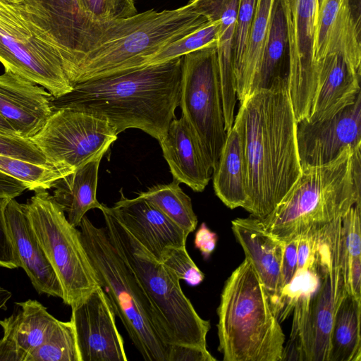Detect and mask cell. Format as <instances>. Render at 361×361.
Segmentation results:
<instances>
[{
    "label": "cell",
    "instance_id": "31",
    "mask_svg": "<svg viewBox=\"0 0 361 361\" xmlns=\"http://www.w3.org/2000/svg\"><path fill=\"white\" fill-rule=\"evenodd\" d=\"M74 170L64 164H36L0 154V171L21 181L27 190L34 192L53 188L59 179Z\"/></svg>",
    "mask_w": 361,
    "mask_h": 361
},
{
    "label": "cell",
    "instance_id": "43",
    "mask_svg": "<svg viewBox=\"0 0 361 361\" xmlns=\"http://www.w3.org/2000/svg\"><path fill=\"white\" fill-rule=\"evenodd\" d=\"M217 240V234L212 231L203 222L195 232L194 245L204 259H207L215 250Z\"/></svg>",
    "mask_w": 361,
    "mask_h": 361
},
{
    "label": "cell",
    "instance_id": "37",
    "mask_svg": "<svg viewBox=\"0 0 361 361\" xmlns=\"http://www.w3.org/2000/svg\"><path fill=\"white\" fill-rule=\"evenodd\" d=\"M256 0H239L233 46L234 73L242 61L252 28Z\"/></svg>",
    "mask_w": 361,
    "mask_h": 361
},
{
    "label": "cell",
    "instance_id": "27",
    "mask_svg": "<svg viewBox=\"0 0 361 361\" xmlns=\"http://www.w3.org/2000/svg\"><path fill=\"white\" fill-rule=\"evenodd\" d=\"M275 0H256L254 20L247 44L234 73L237 99L241 103L257 91L258 80Z\"/></svg>",
    "mask_w": 361,
    "mask_h": 361
},
{
    "label": "cell",
    "instance_id": "39",
    "mask_svg": "<svg viewBox=\"0 0 361 361\" xmlns=\"http://www.w3.org/2000/svg\"><path fill=\"white\" fill-rule=\"evenodd\" d=\"M10 198H0V267L13 269L20 263L8 233L5 211Z\"/></svg>",
    "mask_w": 361,
    "mask_h": 361
},
{
    "label": "cell",
    "instance_id": "6",
    "mask_svg": "<svg viewBox=\"0 0 361 361\" xmlns=\"http://www.w3.org/2000/svg\"><path fill=\"white\" fill-rule=\"evenodd\" d=\"M80 236L99 285L142 358L169 361L171 345L154 307L133 272L109 238L105 227L96 226L85 215Z\"/></svg>",
    "mask_w": 361,
    "mask_h": 361
},
{
    "label": "cell",
    "instance_id": "25",
    "mask_svg": "<svg viewBox=\"0 0 361 361\" xmlns=\"http://www.w3.org/2000/svg\"><path fill=\"white\" fill-rule=\"evenodd\" d=\"M216 195L228 208L242 207L247 211L246 169L243 141L239 126L235 121L227 132L217 166L213 172Z\"/></svg>",
    "mask_w": 361,
    "mask_h": 361
},
{
    "label": "cell",
    "instance_id": "19",
    "mask_svg": "<svg viewBox=\"0 0 361 361\" xmlns=\"http://www.w3.org/2000/svg\"><path fill=\"white\" fill-rule=\"evenodd\" d=\"M53 95L43 87L5 69L0 75V114L18 134L30 139L53 112Z\"/></svg>",
    "mask_w": 361,
    "mask_h": 361
},
{
    "label": "cell",
    "instance_id": "17",
    "mask_svg": "<svg viewBox=\"0 0 361 361\" xmlns=\"http://www.w3.org/2000/svg\"><path fill=\"white\" fill-rule=\"evenodd\" d=\"M336 54L361 70L360 14L356 15L352 0L322 1L313 54L318 78L321 61Z\"/></svg>",
    "mask_w": 361,
    "mask_h": 361
},
{
    "label": "cell",
    "instance_id": "26",
    "mask_svg": "<svg viewBox=\"0 0 361 361\" xmlns=\"http://www.w3.org/2000/svg\"><path fill=\"white\" fill-rule=\"evenodd\" d=\"M102 156L59 179L53 186V198L67 214L69 223L78 227L85 214L102 208L97 199L98 170Z\"/></svg>",
    "mask_w": 361,
    "mask_h": 361
},
{
    "label": "cell",
    "instance_id": "46",
    "mask_svg": "<svg viewBox=\"0 0 361 361\" xmlns=\"http://www.w3.org/2000/svg\"><path fill=\"white\" fill-rule=\"evenodd\" d=\"M0 134L20 136L9 122L0 114Z\"/></svg>",
    "mask_w": 361,
    "mask_h": 361
},
{
    "label": "cell",
    "instance_id": "5",
    "mask_svg": "<svg viewBox=\"0 0 361 361\" xmlns=\"http://www.w3.org/2000/svg\"><path fill=\"white\" fill-rule=\"evenodd\" d=\"M216 312L224 361L283 360L285 335L248 258L225 281Z\"/></svg>",
    "mask_w": 361,
    "mask_h": 361
},
{
    "label": "cell",
    "instance_id": "20",
    "mask_svg": "<svg viewBox=\"0 0 361 361\" xmlns=\"http://www.w3.org/2000/svg\"><path fill=\"white\" fill-rule=\"evenodd\" d=\"M173 179L202 192L213 174L212 164L195 132L182 115L170 123L159 141Z\"/></svg>",
    "mask_w": 361,
    "mask_h": 361
},
{
    "label": "cell",
    "instance_id": "32",
    "mask_svg": "<svg viewBox=\"0 0 361 361\" xmlns=\"http://www.w3.org/2000/svg\"><path fill=\"white\" fill-rule=\"evenodd\" d=\"M27 361H79L71 322L61 321L51 337L32 351Z\"/></svg>",
    "mask_w": 361,
    "mask_h": 361
},
{
    "label": "cell",
    "instance_id": "16",
    "mask_svg": "<svg viewBox=\"0 0 361 361\" xmlns=\"http://www.w3.org/2000/svg\"><path fill=\"white\" fill-rule=\"evenodd\" d=\"M231 229L258 274L278 317L284 288L281 268L286 243L267 231L261 219L252 216L233 219Z\"/></svg>",
    "mask_w": 361,
    "mask_h": 361
},
{
    "label": "cell",
    "instance_id": "40",
    "mask_svg": "<svg viewBox=\"0 0 361 361\" xmlns=\"http://www.w3.org/2000/svg\"><path fill=\"white\" fill-rule=\"evenodd\" d=\"M207 348L188 345H171L169 361H214Z\"/></svg>",
    "mask_w": 361,
    "mask_h": 361
},
{
    "label": "cell",
    "instance_id": "38",
    "mask_svg": "<svg viewBox=\"0 0 361 361\" xmlns=\"http://www.w3.org/2000/svg\"><path fill=\"white\" fill-rule=\"evenodd\" d=\"M0 154L36 164H47L46 157L30 140L20 136L0 134Z\"/></svg>",
    "mask_w": 361,
    "mask_h": 361
},
{
    "label": "cell",
    "instance_id": "9",
    "mask_svg": "<svg viewBox=\"0 0 361 361\" xmlns=\"http://www.w3.org/2000/svg\"><path fill=\"white\" fill-rule=\"evenodd\" d=\"M37 238L71 307L100 286L83 247L80 231L68 221L61 207L46 190L35 191L25 203Z\"/></svg>",
    "mask_w": 361,
    "mask_h": 361
},
{
    "label": "cell",
    "instance_id": "13",
    "mask_svg": "<svg viewBox=\"0 0 361 361\" xmlns=\"http://www.w3.org/2000/svg\"><path fill=\"white\" fill-rule=\"evenodd\" d=\"M322 0H280L287 28L288 85L297 122L307 119L316 95L318 73L314 45Z\"/></svg>",
    "mask_w": 361,
    "mask_h": 361
},
{
    "label": "cell",
    "instance_id": "2",
    "mask_svg": "<svg viewBox=\"0 0 361 361\" xmlns=\"http://www.w3.org/2000/svg\"><path fill=\"white\" fill-rule=\"evenodd\" d=\"M234 121L244 146L247 212L263 219L301 173L297 121L286 79L258 90L241 103Z\"/></svg>",
    "mask_w": 361,
    "mask_h": 361
},
{
    "label": "cell",
    "instance_id": "15",
    "mask_svg": "<svg viewBox=\"0 0 361 361\" xmlns=\"http://www.w3.org/2000/svg\"><path fill=\"white\" fill-rule=\"evenodd\" d=\"M296 139L302 167L328 164L348 147H361V93L330 117L297 123Z\"/></svg>",
    "mask_w": 361,
    "mask_h": 361
},
{
    "label": "cell",
    "instance_id": "7",
    "mask_svg": "<svg viewBox=\"0 0 361 361\" xmlns=\"http://www.w3.org/2000/svg\"><path fill=\"white\" fill-rule=\"evenodd\" d=\"M100 210L109 238L154 307L167 343L207 348L210 323L197 314L180 279L140 243L109 207L102 204Z\"/></svg>",
    "mask_w": 361,
    "mask_h": 361
},
{
    "label": "cell",
    "instance_id": "24",
    "mask_svg": "<svg viewBox=\"0 0 361 361\" xmlns=\"http://www.w3.org/2000/svg\"><path fill=\"white\" fill-rule=\"evenodd\" d=\"M361 70L341 54L325 57L319 64L318 85L309 116L314 122L331 116L352 103L360 92Z\"/></svg>",
    "mask_w": 361,
    "mask_h": 361
},
{
    "label": "cell",
    "instance_id": "48",
    "mask_svg": "<svg viewBox=\"0 0 361 361\" xmlns=\"http://www.w3.org/2000/svg\"><path fill=\"white\" fill-rule=\"evenodd\" d=\"M6 1L13 2V3H20V2L23 1V0H6Z\"/></svg>",
    "mask_w": 361,
    "mask_h": 361
},
{
    "label": "cell",
    "instance_id": "8",
    "mask_svg": "<svg viewBox=\"0 0 361 361\" xmlns=\"http://www.w3.org/2000/svg\"><path fill=\"white\" fill-rule=\"evenodd\" d=\"M341 219L317 232L319 284L303 310L293 314L283 360L329 361L335 314L346 293L341 267Z\"/></svg>",
    "mask_w": 361,
    "mask_h": 361
},
{
    "label": "cell",
    "instance_id": "36",
    "mask_svg": "<svg viewBox=\"0 0 361 361\" xmlns=\"http://www.w3.org/2000/svg\"><path fill=\"white\" fill-rule=\"evenodd\" d=\"M79 7L89 15L102 19H121L135 16L134 0H76Z\"/></svg>",
    "mask_w": 361,
    "mask_h": 361
},
{
    "label": "cell",
    "instance_id": "28",
    "mask_svg": "<svg viewBox=\"0 0 361 361\" xmlns=\"http://www.w3.org/2000/svg\"><path fill=\"white\" fill-rule=\"evenodd\" d=\"M361 301L345 293L336 310L329 361H361Z\"/></svg>",
    "mask_w": 361,
    "mask_h": 361
},
{
    "label": "cell",
    "instance_id": "47",
    "mask_svg": "<svg viewBox=\"0 0 361 361\" xmlns=\"http://www.w3.org/2000/svg\"><path fill=\"white\" fill-rule=\"evenodd\" d=\"M11 296L12 293L11 291L0 287V310H6V303Z\"/></svg>",
    "mask_w": 361,
    "mask_h": 361
},
{
    "label": "cell",
    "instance_id": "23",
    "mask_svg": "<svg viewBox=\"0 0 361 361\" xmlns=\"http://www.w3.org/2000/svg\"><path fill=\"white\" fill-rule=\"evenodd\" d=\"M239 0H190L194 11L208 20H218L217 57L226 132L233 126L237 102L233 67L235 26Z\"/></svg>",
    "mask_w": 361,
    "mask_h": 361
},
{
    "label": "cell",
    "instance_id": "44",
    "mask_svg": "<svg viewBox=\"0 0 361 361\" xmlns=\"http://www.w3.org/2000/svg\"><path fill=\"white\" fill-rule=\"evenodd\" d=\"M344 286L347 293L361 301V257L352 259Z\"/></svg>",
    "mask_w": 361,
    "mask_h": 361
},
{
    "label": "cell",
    "instance_id": "30",
    "mask_svg": "<svg viewBox=\"0 0 361 361\" xmlns=\"http://www.w3.org/2000/svg\"><path fill=\"white\" fill-rule=\"evenodd\" d=\"M179 183L173 179L168 184L154 185L138 196L152 202L188 235L195 230L197 218L190 197Z\"/></svg>",
    "mask_w": 361,
    "mask_h": 361
},
{
    "label": "cell",
    "instance_id": "42",
    "mask_svg": "<svg viewBox=\"0 0 361 361\" xmlns=\"http://www.w3.org/2000/svg\"><path fill=\"white\" fill-rule=\"evenodd\" d=\"M298 238L285 244L282 260V276L284 287L290 283L298 269Z\"/></svg>",
    "mask_w": 361,
    "mask_h": 361
},
{
    "label": "cell",
    "instance_id": "4",
    "mask_svg": "<svg viewBox=\"0 0 361 361\" xmlns=\"http://www.w3.org/2000/svg\"><path fill=\"white\" fill-rule=\"evenodd\" d=\"M361 147H346L332 161L302 167L296 181L262 221L285 243L316 232L361 204Z\"/></svg>",
    "mask_w": 361,
    "mask_h": 361
},
{
    "label": "cell",
    "instance_id": "10",
    "mask_svg": "<svg viewBox=\"0 0 361 361\" xmlns=\"http://www.w3.org/2000/svg\"><path fill=\"white\" fill-rule=\"evenodd\" d=\"M0 62L59 97L73 86L59 52L29 16L23 2L0 0Z\"/></svg>",
    "mask_w": 361,
    "mask_h": 361
},
{
    "label": "cell",
    "instance_id": "18",
    "mask_svg": "<svg viewBox=\"0 0 361 361\" xmlns=\"http://www.w3.org/2000/svg\"><path fill=\"white\" fill-rule=\"evenodd\" d=\"M121 197L109 210L157 259L169 247L185 246L188 235L150 201Z\"/></svg>",
    "mask_w": 361,
    "mask_h": 361
},
{
    "label": "cell",
    "instance_id": "11",
    "mask_svg": "<svg viewBox=\"0 0 361 361\" xmlns=\"http://www.w3.org/2000/svg\"><path fill=\"white\" fill-rule=\"evenodd\" d=\"M217 42L183 56L179 106L215 171L226 138Z\"/></svg>",
    "mask_w": 361,
    "mask_h": 361
},
{
    "label": "cell",
    "instance_id": "3",
    "mask_svg": "<svg viewBox=\"0 0 361 361\" xmlns=\"http://www.w3.org/2000/svg\"><path fill=\"white\" fill-rule=\"evenodd\" d=\"M183 56L85 81L53 97V111H83L106 120L118 135L138 128L159 141L180 100Z\"/></svg>",
    "mask_w": 361,
    "mask_h": 361
},
{
    "label": "cell",
    "instance_id": "21",
    "mask_svg": "<svg viewBox=\"0 0 361 361\" xmlns=\"http://www.w3.org/2000/svg\"><path fill=\"white\" fill-rule=\"evenodd\" d=\"M5 215L20 267L25 271L35 289L39 294L62 298L61 284L32 228L25 204L10 198Z\"/></svg>",
    "mask_w": 361,
    "mask_h": 361
},
{
    "label": "cell",
    "instance_id": "35",
    "mask_svg": "<svg viewBox=\"0 0 361 361\" xmlns=\"http://www.w3.org/2000/svg\"><path fill=\"white\" fill-rule=\"evenodd\" d=\"M159 260L189 286H198L204 279V274L193 262L185 246L165 248Z\"/></svg>",
    "mask_w": 361,
    "mask_h": 361
},
{
    "label": "cell",
    "instance_id": "41",
    "mask_svg": "<svg viewBox=\"0 0 361 361\" xmlns=\"http://www.w3.org/2000/svg\"><path fill=\"white\" fill-rule=\"evenodd\" d=\"M317 246V231L298 237V269L308 267L314 263Z\"/></svg>",
    "mask_w": 361,
    "mask_h": 361
},
{
    "label": "cell",
    "instance_id": "22",
    "mask_svg": "<svg viewBox=\"0 0 361 361\" xmlns=\"http://www.w3.org/2000/svg\"><path fill=\"white\" fill-rule=\"evenodd\" d=\"M18 307L0 320V361H27L30 354L43 344L57 329L59 320L36 300L16 303Z\"/></svg>",
    "mask_w": 361,
    "mask_h": 361
},
{
    "label": "cell",
    "instance_id": "33",
    "mask_svg": "<svg viewBox=\"0 0 361 361\" xmlns=\"http://www.w3.org/2000/svg\"><path fill=\"white\" fill-rule=\"evenodd\" d=\"M219 32V21L209 20L207 24L190 35L161 48L148 59L145 66L159 63L180 57L212 43L218 42Z\"/></svg>",
    "mask_w": 361,
    "mask_h": 361
},
{
    "label": "cell",
    "instance_id": "45",
    "mask_svg": "<svg viewBox=\"0 0 361 361\" xmlns=\"http://www.w3.org/2000/svg\"><path fill=\"white\" fill-rule=\"evenodd\" d=\"M25 190L27 186L21 181L0 171V198H16Z\"/></svg>",
    "mask_w": 361,
    "mask_h": 361
},
{
    "label": "cell",
    "instance_id": "14",
    "mask_svg": "<svg viewBox=\"0 0 361 361\" xmlns=\"http://www.w3.org/2000/svg\"><path fill=\"white\" fill-rule=\"evenodd\" d=\"M79 361H126L114 308L101 286L71 307Z\"/></svg>",
    "mask_w": 361,
    "mask_h": 361
},
{
    "label": "cell",
    "instance_id": "12",
    "mask_svg": "<svg viewBox=\"0 0 361 361\" xmlns=\"http://www.w3.org/2000/svg\"><path fill=\"white\" fill-rule=\"evenodd\" d=\"M117 135L109 123L101 117L83 111L59 109L52 112L30 140L47 161L76 169L104 156Z\"/></svg>",
    "mask_w": 361,
    "mask_h": 361
},
{
    "label": "cell",
    "instance_id": "1",
    "mask_svg": "<svg viewBox=\"0 0 361 361\" xmlns=\"http://www.w3.org/2000/svg\"><path fill=\"white\" fill-rule=\"evenodd\" d=\"M208 22L190 3L121 19L97 18L78 6L71 18L63 67L73 86L145 66L161 48Z\"/></svg>",
    "mask_w": 361,
    "mask_h": 361
},
{
    "label": "cell",
    "instance_id": "34",
    "mask_svg": "<svg viewBox=\"0 0 361 361\" xmlns=\"http://www.w3.org/2000/svg\"><path fill=\"white\" fill-rule=\"evenodd\" d=\"M361 204L353 206L341 219V262L343 281L353 258L361 257Z\"/></svg>",
    "mask_w": 361,
    "mask_h": 361
},
{
    "label": "cell",
    "instance_id": "29",
    "mask_svg": "<svg viewBox=\"0 0 361 361\" xmlns=\"http://www.w3.org/2000/svg\"><path fill=\"white\" fill-rule=\"evenodd\" d=\"M289 54L286 24L280 0H275L271 15L257 91L270 88L281 80H287Z\"/></svg>",
    "mask_w": 361,
    "mask_h": 361
}]
</instances>
